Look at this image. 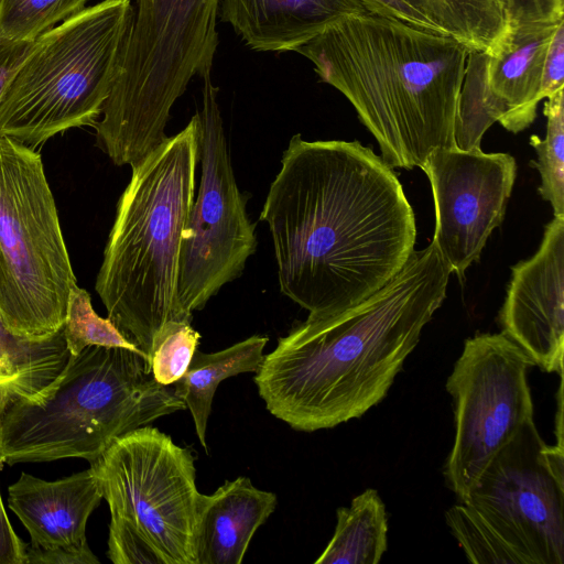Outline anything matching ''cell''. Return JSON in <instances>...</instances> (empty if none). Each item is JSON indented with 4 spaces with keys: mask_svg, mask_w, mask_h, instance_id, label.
<instances>
[{
    "mask_svg": "<svg viewBox=\"0 0 564 564\" xmlns=\"http://www.w3.org/2000/svg\"><path fill=\"white\" fill-rule=\"evenodd\" d=\"M281 292L310 318L371 296L414 252L413 209L392 167L358 141L291 138L260 214Z\"/></svg>",
    "mask_w": 564,
    "mask_h": 564,
    "instance_id": "cell-1",
    "label": "cell"
},
{
    "mask_svg": "<svg viewBox=\"0 0 564 564\" xmlns=\"http://www.w3.org/2000/svg\"><path fill=\"white\" fill-rule=\"evenodd\" d=\"M451 273L431 243L362 302L294 325L256 371L267 410L301 432L362 416L387 395L445 300Z\"/></svg>",
    "mask_w": 564,
    "mask_h": 564,
    "instance_id": "cell-2",
    "label": "cell"
},
{
    "mask_svg": "<svg viewBox=\"0 0 564 564\" xmlns=\"http://www.w3.org/2000/svg\"><path fill=\"white\" fill-rule=\"evenodd\" d=\"M470 48L453 36L366 12L348 14L295 50L348 99L390 167H421L454 148Z\"/></svg>",
    "mask_w": 564,
    "mask_h": 564,
    "instance_id": "cell-3",
    "label": "cell"
},
{
    "mask_svg": "<svg viewBox=\"0 0 564 564\" xmlns=\"http://www.w3.org/2000/svg\"><path fill=\"white\" fill-rule=\"evenodd\" d=\"M199 163L197 112L176 134L131 165L121 194L96 291L108 318L148 357L170 322H192L178 302L183 231L196 193Z\"/></svg>",
    "mask_w": 564,
    "mask_h": 564,
    "instance_id": "cell-4",
    "label": "cell"
},
{
    "mask_svg": "<svg viewBox=\"0 0 564 564\" xmlns=\"http://www.w3.org/2000/svg\"><path fill=\"white\" fill-rule=\"evenodd\" d=\"M186 409L173 384L159 383L143 356L90 346L69 356L39 400L19 398L0 413L4 464L95 460L117 437Z\"/></svg>",
    "mask_w": 564,
    "mask_h": 564,
    "instance_id": "cell-5",
    "label": "cell"
},
{
    "mask_svg": "<svg viewBox=\"0 0 564 564\" xmlns=\"http://www.w3.org/2000/svg\"><path fill=\"white\" fill-rule=\"evenodd\" d=\"M219 0H137L110 95L96 124L98 147L132 165L166 139L171 109L193 77L212 72Z\"/></svg>",
    "mask_w": 564,
    "mask_h": 564,
    "instance_id": "cell-6",
    "label": "cell"
},
{
    "mask_svg": "<svg viewBox=\"0 0 564 564\" xmlns=\"http://www.w3.org/2000/svg\"><path fill=\"white\" fill-rule=\"evenodd\" d=\"M131 0H102L36 37L0 97V137L35 149L94 127L132 23Z\"/></svg>",
    "mask_w": 564,
    "mask_h": 564,
    "instance_id": "cell-7",
    "label": "cell"
},
{
    "mask_svg": "<svg viewBox=\"0 0 564 564\" xmlns=\"http://www.w3.org/2000/svg\"><path fill=\"white\" fill-rule=\"evenodd\" d=\"M195 458L159 429L117 437L90 469L110 510L108 558L115 564H196L200 492Z\"/></svg>",
    "mask_w": 564,
    "mask_h": 564,
    "instance_id": "cell-8",
    "label": "cell"
},
{
    "mask_svg": "<svg viewBox=\"0 0 564 564\" xmlns=\"http://www.w3.org/2000/svg\"><path fill=\"white\" fill-rule=\"evenodd\" d=\"M77 285L55 199L35 149L0 137V315L15 335L62 330Z\"/></svg>",
    "mask_w": 564,
    "mask_h": 564,
    "instance_id": "cell-9",
    "label": "cell"
},
{
    "mask_svg": "<svg viewBox=\"0 0 564 564\" xmlns=\"http://www.w3.org/2000/svg\"><path fill=\"white\" fill-rule=\"evenodd\" d=\"M200 178L183 231L178 302L193 316L228 282L237 279L256 251L254 226L238 188L217 94L210 74L202 78Z\"/></svg>",
    "mask_w": 564,
    "mask_h": 564,
    "instance_id": "cell-10",
    "label": "cell"
},
{
    "mask_svg": "<svg viewBox=\"0 0 564 564\" xmlns=\"http://www.w3.org/2000/svg\"><path fill=\"white\" fill-rule=\"evenodd\" d=\"M534 366L502 332L465 340L446 381L454 402L455 436L444 477L459 502L468 498L495 455L533 419L527 375Z\"/></svg>",
    "mask_w": 564,
    "mask_h": 564,
    "instance_id": "cell-11",
    "label": "cell"
},
{
    "mask_svg": "<svg viewBox=\"0 0 564 564\" xmlns=\"http://www.w3.org/2000/svg\"><path fill=\"white\" fill-rule=\"evenodd\" d=\"M563 446L546 445L529 419L490 460L463 502L527 564H563Z\"/></svg>",
    "mask_w": 564,
    "mask_h": 564,
    "instance_id": "cell-12",
    "label": "cell"
},
{
    "mask_svg": "<svg viewBox=\"0 0 564 564\" xmlns=\"http://www.w3.org/2000/svg\"><path fill=\"white\" fill-rule=\"evenodd\" d=\"M421 169L434 197L432 245L452 272L464 280L503 220L516 180V160L508 153H485L481 149L437 148Z\"/></svg>",
    "mask_w": 564,
    "mask_h": 564,
    "instance_id": "cell-13",
    "label": "cell"
},
{
    "mask_svg": "<svg viewBox=\"0 0 564 564\" xmlns=\"http://www.w3.org/2000/svg\"><path fill=\"white\" fill-rule=\"evenodd\" d=\"M499 314L502 333L543 371L563 373L564 216L546 225L539 250L512 267Z\"/></svg>",
    "mask_w": 564,
    "mask_h": 564,
    "instance_id": "cell-14",
    "label": "cell"
},
{
    "mask_svg": "<svg viewBox=\"0 0 564 564\" xmlns=\"http://www.w3.org/2000/svg\"><path fill=\"white\" fill-rule=\"evenodd\" d=\"M8 494L30 544L39 547L86 542L88 518L102 499L90 468L53 481L21 473Z\"/></svg>",
    "mask_w": 564,
    "mask_h": 564,
    "instance_id": "cell-15",
    "label": "cell"
},
{
    "mask_svg": "<svg viewBox=\"0 0 564 564\" xmlns=\"http://www.w3.org/2000/svg\"><path fill=\"white\" fill-rule=\"evenodd\" d=\"M369 12L360 0H219L218 18L257 52H295L333 22Z\"/></svg>",
    "mask_w": 564,
    "mask_h": 564,
    "instance_id": "cell-16",
    "label": "cell"
},
{
    "mask_svg": "<svg viewBox=\"0 0 564 564\" xmlns=\"http://www.w3.org/2000/svg\"><path fill=\"white\" fill-rule=\"evenodd\" d=\"M557 23L508 26L487 53L489 90L503 109L499 122L513 133L528 128L536 117L545 53Z\"/></svg>",
    "mask_w": 564,
    "mask_h": 564,
    "instance_id": "cell-17",
    "label": "cell"
},
{
    "mask_svg": "<svg viewBox=\"0 0 564 564\" xmlns=\"http://www.w3.org/2000/svg\"><path fill=\"white\" fill-rule=\"evenodd\" d=\"M273 492L248 477L227 480L212 495L200 494L195 530L196 564H240L256 531L275 510Z\"/></svg>",
    "mask_w": 564,
    "mask_h": 564,
    "instance_id": "cell-18",
    "label": "cell"
},
{
    "mask_svg": "<svg viewBox=\"0 0 564 564\" xmlns=\"http://www.w3.org/2000/svg\"><path fill=\"white\" fill-rule=\"evenodd\" d=\"M63 328L42 339L12 333L0 315V413L12 400L41 399L69 359Z\"/></svg>",
    "mask_w": 564,
    "mask_h": 564,
    "instance_id": "cell-19",
    "label": "cell"
},
{
    "mask_svg": "<svg viewBox=\"0 0 564 564\" xmlns=\"http://www.w3.org/2000/svg\"><path fill=\"white\" fill-rule=\"evenodd\" d=\"M268 341L267 336L253 335L219 351L196 350L184 376L173 383L192 414L196 435L206 453L207 422L219 383L239 373L256 372Z\"/></svg>",
    "mask_w": 564,
    "mask_h": 564,
    "instance_id": "cell-20",
    "label": "cell"
},
{
    "mask_svg": "<svg viewBox=\"0 0 564 564\" xmlns=\"http://www.w3.org/2000/svg\"><path fill=\"white\" fill-rule=\"evenodd\" d=\"M388 549L386 506L376 489L337 509V524L316 564H377Z\"/></svg>",
    "mask_w": 564,
    "mask_h": 564,
    "instance_id": "cell-21",
    "label": "cell"
},
{
    "mask_svg": "<svg viewBox=\"0 0 564 564\" xmlns=\"http://www.w3.org/2000/svg\"><path fill=\"white\" fill-rule=\"evenodd\" d=\"M442 34L489 53L508 30L505 13L479 0H404Z\"/></svg>",
    "mask_w": 564,
    "mask_h": 564,
    "instance_id": "cell-22",
    "label": "cell"
},
{
    "mask_svg": "<svg viewBox=\"0 0 564 564\" xmlns=\"http://www.w3.org/2000/svg\"><path fill=\"white\" fill-rule=\"evenodd\" d=\"M487 54L470 50L455 122V144L460 150L480 149L484 133L500 122L503 109L489 90L486 78Z\"/></svg>",
    "mask_w": 564,
    "mask_h": 564,
    "instance_id": "cell-23",
    "label": "cell"
},
{
    "mask_svg": "<svg viewBox=\"0 0 564 564\" xmlns=\"http://www.w3.org/2000/svg\"><path fill=\"white\" fill-rule=\"evenodd\" d=\"M546 122L544 139L532 134L530 144L538 161H532L541 175L540 195L551 203L554 216H564V88L546 98L543 107Z\"/></svg>",
    "mask_w": 564,
    "mask_h": 564,
    "instance_id": "cell-24",
    "label": "cell"
},
{
    "mask_svg": "<svg viewBox=\"0 0 564 564\" xmlns=\"http://www.w3.org/2000/svg\"><path fill=\"white\" fill-rule=\"evenodd\" d=\"M63 334L70 356L90 346L119 347L140 354L148 364L147 355L132 340L108 317L102 318L95 312L89 293L78 285L69 292Z\"/></svg>",
    "mask_w": 564,
    "mask_h": 564,
    "instance_id": "cell-25",
    "label": "cell"
},
{
    "mask_svg": "<svg viewBox=\"0 0 564 564\" xmlns=\"http://www.w3.org/2000/svg\"><path fill=\"white\" fill-rule=\"evenodd\" d=\"M446 523L471 563L527 564L488 522L464 502L452 506L445 513Z\"/></svg>",
    "mask_w": 564,
    "mask_h": 564,
    "instance_id": "cell-26",
    "label": "cell"
},
{
    "mask_svg": "<svg viewBox=\"0 0 564 564\" xmlns=\"http://www.w3.org/2000/svg\"><path fill=\"white\" fill-rule=\"evenodd\" d=\"M89 0H0V35L33 42L87 7Z\"/></svg>",
    "mask_w": 564,
    "mask_h": 564,
    "instance_id": "cell-27",
    "label": "cell"
},
{
    "mask_svg": "<svg viewBox=\"0 0 564 564\" xmlns=\"http://www.w3.org/2000/svg\"><path fill=\"white\" fill-rule=\"evenodd\" d=\"M200 334L191 322H170L155 339L151 373L161 384L171 386L186 372L199 345Z\"/></svg>",
    "mask_w": 564,
    "mask_h": 564,
    "instance_id": "cell-28",
    "label": "cell"
},
{
    "mask_svg": "<svg viewBox=\"0 0 564 564\" xmlns=\"http://www.w3.org/2000/svg\"><path fill=\"white\" fill-rule=\"evenodd\" d=\"M508 26L528 23H557L564 20V0H497Z\"/></svg>",
    "mask_w": 564,
    "mask_h": 564,
    "instance_id": "cell-29",
    "label": "cell"
},
{
    "mask_svg": "<svg viewBox=\"0 0 564 564\" xmlns=\"http://www.w3.org/2000/svg\"><path fill=\"white\" fill-rule=\"evenodd\" d=\"M87 541L75 544L39 547L26 545L25 564H98Z\"/></svg>",
    "mask_w": 564,
    "mask_h": 564,
    "instance_id": "cell-30",
    "label": "cell"
},
{
    "mask_svg": "<svg viewBox=\"0 0 564 564\" xmlns=\"http://www.w3.org/2000/svg\"><path fill=\"white\" fill-rule=\"evenodd\" d=\"M564 88V20L556 25L549 43L542 70L541 99Z\"/></svg>",
    "mask_w": 564,
    "mask_h": 564,
    "instance_id": "cell-31",
    "label": "cell"
},
{
    "mask_svg": "<svg viewBox=\"0 0 564 564\" xmlns=\"http://www.w3.org/2000/svg\"><path fill=\"white\" fill-rule=\"evenodd\" d=\"M369 12L398 19L412 25L441 33L421 13L410 7L404 0H360ZM442 34V33H441Z\"/></svg>",
    "mask_w": 564,
    "mask_h": 564,
    "instance_id": "cell-32",
    "label": "cell"
},
{
    "mask_svg": "<svg viewBox=\"0 0 564 564\" xmlns=\"http://www.w3.org/2000/svg\"><path fill=\"white\" fill-rule=\"evenodd\" d=\"M26 545L12 529L0 496V564H25Z\"/></svg>",
    "mask_w": 564,
    "mask_h": 564,
    "instance_id": "cell-33",
    "label": "cell"
},
{
    "mask_svg": "<svg viewBox=\"0 0 564 564\" xmlns=\"http://www.w3.org/2000/svg\"><path fill=\"white\" fill-rule=\"evenodd\" d=\"M32 42H17L0 35V97Z\"/></svg>",
    "mask_w": 564,
    "mask_h": 564,
    "instance_id": "cell-34",
    "label": "cell"
},
{
    "mask_svg": "<svg viewBox=\"0 0 564 564\" xmlns=\"http://www.w3.org/2000/svg\"><path fill=\"white\" fill-rule=\"evenodd\" d=\"M479 1L490 6L492 8L499 9L503 12L501 6L499 4V2L497 0H479Z\"/></svg>",
    "mask_w": 564,
    "mask_h": 564,
    "instance_id": "cell-35",
    "label": "cell"
}]
</instances>
